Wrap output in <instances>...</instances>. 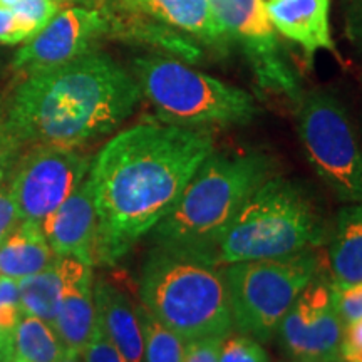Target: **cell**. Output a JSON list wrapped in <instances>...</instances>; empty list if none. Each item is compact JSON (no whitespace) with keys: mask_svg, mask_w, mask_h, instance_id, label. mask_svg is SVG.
<instances>
[{"mask_svg":"<svg viewBox=\"0 0 362 362\" xmlns=\"http://www.w3.org/2000/svg\"><path fill=\"white\" fill-rule=\"evenodd\" d=\"M214 151L208 128L168 123L131 126L104 144L88 173L98 215L96 264H116L151 233Z\"/></svg>","mask_w":362,"mask_h":362,"instance_id":"6da1fadb","label":"cell"},{"mask_svg":"<svg viewBox=\"0 0 362 362\" xmlns=\"http://www.w3.org/2000/svg\"><path fill=\"white\" fill-rule=\"evenodd\" d=\"M141 89L124 67L101 52L27 76L6 115L21 146L79 149L133 115Z\"/></svg>","mask_w":362,"mask_h":362,"instance_id":"7a4b0ae2","label":"cell"},{"mask_svg":"<svg viewBox=\"0 0 362 362\" xmlns=\"http://www.w3.org/2000/svg\"><path fill=\"white\" fill-rule=\"evenodd\" d=\"M141 307L185 342L233 330L223 267L188 252L156 247L143 267Z\"/></svg>","mask_w":362,"mask_h":362,"instance_id":"3957f363","label":"cell"},{"mask_svg":"<svg viewBox=\"0 0 362 362\" xmlns=\"http://www.w3.org/2000/svg\"><path fill=\"white\" fill-rule=\"evenodd\" d=\"M322 240V221L314 203L292 181L270 176L197 257L225 267L296 255L320 245Z\"/></svg>","mask_w":362,"mask_h":362,"instance_id":"277c9868","label":"cell"},{"mask_svg":"<svg viewBox=\"0 0 362 362\" xmlns=\"http://www.w3.org/2000/svg\"><path fill=\"white\" fill-rule=\"evenodd\" d=\"M270 176L272 163L264 155L214 151L194 171L170 214L153 228L156 245L200 255Z\"/></svg>","mask_w":362,"mask_h":362,"instance_id":"5b68a950","label":"cell"},{"mask_svg":"<svg viewBox=\"0 0 362 362\" xmlns=\"http://www.w3.org/2000/svg\"><path fill=\"white\" fill-rule=\"evenodd\" d=\"M134 79L163 123L185 128L245 124L257 112L247 90L166 56L134 61Z\"/></svg>","mask_w":362,"mask_h":362,"instance_id":"8992f818","label":"cell"},{"mask_svg":"<svg viewBox=\"0 0 362 362\" xmlns=\"http://www.w3.org/2000/svg\"><path fill=\"white\" fill-rule=\"evenodd\" d=\"M233 329L269 341L296 298L319 274V259L304 250L280 259L237 262L223 267Z\"/></svg>","mask_w":362,"mask_h":362,"instance_id":"52a82bcc","label":"cell"},{"mask_svg":"<svg viewBox=\"0 0 362 362\" xmlns=\"http://www.w3.org/2000/svg\"><path fill=\"white\" fill-rule=\"evenodd\" d=\"M298 136L312 168L341 202H362V153L349 117L337 99L298 96Z\"/></svg>","mask_w":362,"mask_h":362,"instance_id":"ba28073f","label":"cell"},{"mask_svg":"<svg viewBox=\"0 0 362 362\" xmlns=\"http://www.w3.org/2000/svg\"><path fill=\"white\" fill-rule=\"evenodd\" d=\"M89 168V158L78 149L30 146L13 165L8 187L21 221L42 223L83 183Z\"/></svg>","mask_w":362,"mask_h":362,"instance_id":"9c48e42d","label":"cell"},{"mask_svg":"<svg viewBox=\"0 0 362 362\" xmlns=\"http://www.w3.org/2000/svg\"><path fill=\"white\" fill-rule=\"evenodd\" d=\"M208 6L225 39L242 47L260 88L297 99V79L282 56L265 0H208Z\"/></svg>","mask_w":362,"mask_h":362,"instance_id":"30bf717a","label":"cell"},{"mask_svg":"<svg viewBox=\"0 0 362 362\" xmlns=\"http://www.w3.org/2000/svg\"><path fill=\"white\" fill-rule=\"evenodd\" d=\"M107 35H112V22L104 8L64 7L16 52L12 69L24 79L27 76L64 66L93 52L98 40Z\"/></svg>","mask_w":362,"mask_h":362,"instance_id":"8fae6325","label":"cell"},{"mask_svg":"<svg viewBox=\"0 0 362 362\" xmlns=\"http://www.w3.org/2000/svg\"><path fill=\"white\" fill-rule=\"evenodd\" d=\"M280 339L297 361L341 359L344 320L334 302L332 282L315 277L298 293L279 325Z\"/></svg>","mask_w":362,"mask_h":362,"instance_id":"7c38bea8","label":"cell"},{"mask_svg":"<svg viewBox=\"0 0 362 362\" xmlns=\"http://www.w3.org/2000/svg\"><path fill=\"white\" fill-rule=\"evenodd\" d=\"M98 7L110 13L112 35L121 25L146 22L210 45L226 40L211 17L208 0H99Z\"/></svg>","mask_w":362,"mask_h":362,"instance_id":"4fadbf2b","label":"cell"},{"mask_svg":"<svg viewBox=\"0 0 362 362\" xmlns=\"http://www.w3.org/2000/svg\"><path fill=\"white\" fill-rule=\"evenodd\" d=\"M40 230L56 257H72L90 267L96 265L98 215L88 176L71 197L40 223Z\"/></svg>","mask_w":362,"mask_h":362,"instance_id":"5bb4252c","label":"cell"},{"mask_svg":"<svg viewBox=\"0 0 362 362\" xmlns=\"http://www.w3.org/2000/svg\"><path fill=\"white\" fill-rule=\"evenodd\" d=\"M64 265L61 304L52 329L66 352L81 356L98 325L93 267L72 257H64Z\"/></svg>","mask_w":362,"mask_h":362,"instance_id":"9a60e30c","label":"cell"},{"mask_svg":"<svg viewBox=\"0 0 362 362\" xmlns=\"http://www.w3.org/2000/svg\"><path fill=\"white\" fill-rule=\"evenodd\" d=\"M272 25L300 45L309 61L319 51L337 54L330 33V0H265Z\"/></svg>","mask_w":362,"mask_h":362,"instance_id":"2e32d148","label":"cell"},{"mask_svg":"<svg viewBox=\"0 0 362 362\" xmlns=\"http://www.w3.org/2000/svg\"><path fill=\"white\" fill-rule=\"evenodd\" d=\"M96 317L111 342L128 362H144V337L139 312L129 297L101 279L94 284Z\"/></svg>","mask_w":362,"mask_h":362,"instance_id":"e0dca14e","label":"cell"},{"mask_svg":"<svg viewBox=\"0 0 362 362\" xmlns=\"http://www.w3.org/2000/svg\"><path fill=\"white\" fill-rule=\"evenodd\" d=\"M56 260L40 225L21 221L0 245V277L24 280Z\"/></svg>","mask_w":362,"mask_h":362,"instance_id":"ac0fdd59","label":"cell"},{"mask_svg":"<svg viewBox=\"0 0 362 362\" xmlns=\"http://www.w3.org/2000/svg\"><path fill=\"white\" fill-rule=\"evenodd\" d=\"M329 259L334 287L362 284V202L351 203L339 214Z\"/></svg>","mask_w":362,"mask_h":362,"instance_id":"d6986e66","label":"cell"},{"mask_svg":"<svg viewBox=\"0 0 362 362\" xmlns=\"http://www.w3.org/2000/svg\"><path fill=\"white\" fill-rule=\"evenodd\" d=\"M66 277L64 257H56L51 265L39 274L19 282L22 315H33L54 325L59 304H61L62 285Z\"/></svg>","mask_w":362,"mask_h":362,"instance_id":"ffe728a7","label":"cell"},{"mask_svg":"<svg viewBox=\"0 0 362 362\" xmlns=\"http://www.w3.org/2000/svg\"><path fill=\"white\" fill-rule=\"evenodd\" d=\"M12 354L30 362H59L66 349L47 322L33 315H22L12 332Z\"/></svg>","mask_w":362,"mask_h":362,"instance_id":"44dd1931","label":"cell"},{"mask_svg":"<svg viewBox=\"0 0 362 362\" xmlns=\"http://www.w3.org/2000/svg\"><path fill=\"white\" fill-rule=\"evenodd\" d=\"M138 312L144 337V362H183L187 342L158 322L143 307Z\"/></svg>","mask_w":362,"mask_h":362,"instance_id":"7402d4cb","label":"cell"},{"mask_svg":"<svg viewBox=\"0 0 362 362\" xmlns=\"http://www.w3.org/2000/svg\"><path fill=\"white\" fill-rule=\"evenodd\" d=\"M21 317L19 282L0 277V361L2 362H7L13 356L12 332Z\"/></svg>","mask_w":362,"mask_h":362,"instance_id":"603a6c76","label":"cell"},{"mask_svg":"<svg viewBox=\"0 0 362 362\" xmlns=\"http://www.w3.org/2000/svg\"><path fill=\"white\" fill-rule=\"evenodd\" d=\"M218 362H269V356L257 339L230 332L221 339Z\"/></svg>","mask_w":362,"mask_h":362,"instance_id":"cb8c5ba5","label":"cell"},{"mask_svg":"<svg viewBox=\"0 0 362 362\" xmlns=\"http://www.w3.org/2000/svg\"><path fill=\"white\" fill-rule=\"evenodd\" d=\"M64 7L61 0H19L11 8L35 35Z\"/></svg>","mask_w":362,"mask_h":362,"instance_id":"d4e9b609","label":"cell"},{"mask_svg":"<svg viewBox=\"0 0 362 362\" xmlns=\"http://www.w3.org/2000/svg\"><path fill=\"white\" fill-rule=\"evenodd\" d=\"M81 357H83L84 362H128L124 359V356L121 354L119 349L111 342V339L104 334L99 322Z\"/></svg>","mask_w":362,"mask_h":362,"instance_id":"484cf974","label":"cell"},{"mask_svg":"<svg viewBox=\"0 0 362 362\" xmlns=\"http://www.w3.org/2000/svg\"><path fill=\"white\" fill-rule=\"evenodd\" d=\"M34 37L33 30L8 7H0V45L24 44Z\"/></svg>","mask_w":362,"mask_h":362,"instance_id":"4316f807","label":"cell"},{"mask_svg":"<svg viewBox=\"0 0 362 362\" xmlns=\"http://www.w3.org/2000/svg\"><path fill=\"white\" fill-rule=\"evenodd\" d=\"M334 287V285H332ZM334 302L344 325L362 317V284L351 285L346 288L334 287Z\"/></svg>","mask_w":362,"mask_h":362,"instance_id":"83f0119b","label":"cell"},{"mask_svg":"<svg viewBox=\"0 0 362 362\" xmlns=\"http://www.w3.org/2000/svg\"><path fill=\"white\" fill-rule=\"evenodd\" d=\"M21 144L13 138V134L8 129L6 117L0 116V185L11 173L13 165L17 161V151H19Z\"/></svg>","mask_w":362,"mask_h":362,"instance_id":"f1b7e54d","label":"cell"},{"mask_svg":"<svg viewBox=\"0 0 362 362\" xmlns=\"http://www.w3.org/2000/svg\"><path fill=\"white\" fill-rule=\"evenodd\" d=\"M341 359L346 362H362V317L347 322L344 327Z\"/></svg>","mask_w":362,"mask_h":362,"instance_id":"f546056e","label":"cell"},{"mask_svg":"<svg viewBox=\"0 0 362 362\" xmlns=\"http://www.w3.org/2000/svg\"><path fill=\"white\" fill-rule=\"evenodd\" d=\"M221 337L198 339L185 344L183 362H218Z\"/></svg>","mask_w":362,"mask_h":362,"instance_id":"4dcf8cb0","label":"cell"},{"mask_svg":"<svg viewBox=\"0 0 362 362\" xmlns=\"http://www.w3.org/2000/svg\"><path fill=\"white\" fill-rule=\"evenodd\" d=\"M19 223V214H17V208L13 205L8 188L0 187V245Z\"/></svg>","mask_w":362,"mask_h":362,"instance_id":"1f68e13d","label":"cell"},{"mask_svg":"<svg viewBox=\"0 0 362 362\" xmlns=\"http://www.w3.org/2000/svg\"><path fill=\"white\" fill-rule=\"evenodd\" d=\"M352 30L357 37L362 39V0H356L354 11H352Z\"/></svg>","mask_w":362,"mask_h":362,"instance_id":"d6a6232c","label":"cell"},{"mask_svg":"<svg viewBox=\"0 0 362 362\" xmlns=\"http://www.w3.org/2000/svg\"><path fill=\"white\" fill-rule=\"evenodd\" d=\"M62 4H71V2H84L88 7H98L99 6V0H61Z\"/></svg>","mask_w":362,"mask_h":362,"instance_id":"836d02e7","label":"cell"},{"mask_svg":"<svg viewBox=\"0 0 362 362\" xmlns=\"http://www.w3.org/2000/svg\"><path fill=\"white\" fill-rule=\"evenodd\" d=\"M79 359H81V356L71 354V352H66L64 357H62V359L59 361V362H81Z\"/></svg>","mask_w":362,"mask_h":362,"instance_id":"e575fe53","label":"cell"},{"mask_svg":"<svg viewBox=\"0 0 362 362\" xmlns=\"http://www.w3.org/2000/svg\"><path fill=\"white\" fill-rule=\"evenodd\" d=\"M16 2H19V0H0V7H8V8H11Z\"/></svg>","mask_w":362,"mask_h":362,"instance_id":"d590c367","label":"cell"},{"mask_svg":"<svg viewBox=\"0 0 362 362\" xmlns=\"http://www.w3.org/2000/svg\"><path fill=\"white\" fill-rule=\"evenodd\" d=\"M7 362H30V361H27V359H22V357H19V356H12L11 359H8Z\"/></svg>","mask_w":362,"mask_h":362,"instance_id":"8d00e7d4","label":"cell"},{"mask_svg":"<svg viewBox=\"0 0 362 362\" xmlns=\"http://www.w3.org/2000/svg\"><path fill=\"white\" fill-rule=\"evenodd\" d=\"M297 362H329V361H297Z\"/></svg>","mask_w":362,"mask_h":362,"instance_id":"74e56055","label":"cell"}]
</instances>
